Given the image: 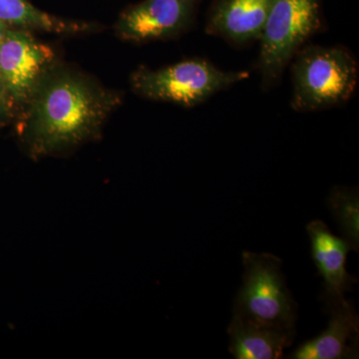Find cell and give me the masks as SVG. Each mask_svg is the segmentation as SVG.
Instances as JSON below:
<instances>
[{
	"label": "cell",
	"mask_w": 359,
	"mask_h": 359,
	"mask_svg": "<svg viewBox=\"0 0 359 359\" xmlns=\"http://www.w3.org/2000/svg\"><path fill=\"white\" fill-rule=\"evenodd\" d=\"M275 0H218L205 32L235 44L259 40Z\"/></svg>",
	"instance_id": "10"
},
{
	"label": "cell",
	"mask_w": 359,
	"mask_h": 359,
	"mask_svg": "<svg viewBox=\"0 0 359 359\" xmlns=\"http://www.w3.org/2000/svg\"><path fill=\"white\" fill-rule=\"evenodd\" d=\"M327 308L330 320L327 330L314 339L302 342L287 358H358L359 318L353 302L344 299Z\"/></svg>",
	"instance_id": "9"
},
{
	"label": "cell",
	"mask_w": 359,
	"mask_h": 359,
	"mask_svg": "<svg viewBox=\"0 0 359 359\" xmlns=\"http://www.w3.org/2000/svg\"><path fill=\"white\" fill-rule=\"evenodd\" d=\"M54 61L50 47L30 32L9 27L0 44V78L9 103L26 109Z\"/></svg>",
	"instance_id": "6"
},
{
	"label": "cell",
	"mask_w": 359,
	"mask_h": 359,
	"mask_svg": "<svg viewBox=\"0 0 359 359\" xmlns=\"http://www.w3.org/2000/svg\"><path fill=\"white\" fill-rule=\"evenodd\" d=\"M9 26H7L6 23L0 21V44H1L2 40L6 36L7 30H8Z\"/></svg>",
	"instance_id": "15"
},
{
	"label": "cell",
	"mask_w": 359,
	"mask_h": 359,
	"mask_svg": "<svg viewBox=\"0 0 359 359\" xmlns=\"http://www.w3.org/2000/svg\"><path fill=\"white\" fill-rule=\"evenodd\" d=\"M327 205L334 221L339 224L344 238L358 252L359 195L358 188L335 187L327 198Z\"/></svg>",
	"instance_id": "13"
},
{
	"label": "cell",
	"mask_w": 359,
	"mask_h": 359,
	"mask_svg": "<svg viewBox=\"0 0 359 359\" xmlns=\"http://www.w3.org/2000/svg\"><path fill=\"white\" fill-rule=\"evenodd\" d=\"M122 97L65 66L54 65L26 107L21 137L33 159L71 152L100 137Z\"/></svg>",
	"instance_id": "1"
},
{
	"label": "cell",
	"mask_w": 359,
	"mask_h": 359,
	"mask_svg": "<svg viewBox=\"0 0 359 359\" xmlns=\"http://www.w3.org/2000/svg\"><path fill=\"white\" fill-rule=\"evenodd\" d=\"M198 1L144 0L123 11L116 23V33L134 43L174 39L192 25Z\"/></svg>",
	"instance_id": "7"
},
{
	"label": "cell",
	"mask_w": 359,
	"mask_h": 359,
	"mask_svg": "<svg viewBox=\"0 0 359 359\" xmlns=\"http://www.w3.org/2000/svg\"><path fill=\"white\" fill-rule=\"evenodd\" d=\"M306 231L311 238V256L323 280V301L327 306L344 301V294L358 282L346 269L347 255L353 247L346 238L334 236L320 219L311 222Z\"/></svg>",
	"instance_id": "8"
},
{
	"label": "cell",
	"mask_w": 359,
	"mask_h": 359,
	"mask_svg": "<svg viewBox=\"0 0 359 359\" xmlns=\"http://www.w3.org/2000/svg\"><path fill=\"white\" fill-rule=\"evenodd\" d=\"M248 77V71H224L194 58L157 70L142 66L132 74L131 86L143 98L194 107Z\"/></svg>",
	"instance_id": "3"
},
{
	"label": "cell",
	"mask_w": 359,
	"mask_h": 359,
	"mask_svg": "<svg viewBox=\"0 0 359 359\" xmlns=\"http://www.w3.org/2000/svg\"><path fill=\"white\" fill-rule=\"evenodd\" d=\"M0 101H1L2 103L6 104L7 107L11 105L8 98H7L6 89H4V83H2L1 81V78H0Z\"/></svg>",
	"instance_id": "14"
},
{
	"label": "cell",
	"mask_w": 359,
	"mask_h": 359,
	"mask_svg": "<svg viewBox=\"0 0 359 359\" xmlns=\"http://www.w3.org/2000/svg\"><path fill=\"white\" fill-rule=\"evenodd\" d=\"M292 63L290 106L297 112H313L342 105L353 96L358 65L342 46H306Z\"/></svg>",
	"instance_id": "2"
},
{
	"label": "cell",
	"mask_w": 359,
	"mask_h": 359,
	"mask_svg": "<svg viewBox=\"0 0 359 359\" xmlns=\"http://www.w3.org/2000/svg\"><path fill=\"white\" fill-rule=\"evenodd\" d=\"M6 109L7 106L6 104L2 103L1 101H0V120H1L2 117H4V114H6Z\"/></svg>",
	"instance_id": "16"
},
{
	"label": "cell",
	"mask_w": 359,
	"mask_h": 359,
	"mask_svg": "<svg viewBox=\"0 0 359 359\" xmlns=\"http://www.w3.org/2000/svg\"><path fill=\"white\" fill-rule=\"evenodd\" d=\"M321 26L320 0H275L262 33L259 68L262 83L278 82L290 60Z\"/></svg>",
	"instance_id": "5"
},
{
	"label": "cell",
	"mask_w": 359,
	"mask_h": 359,
	"mask_svg": "<svg viewBox=\"0 0 359 359\" xmlns=\"http://www.w3.org/2000/svg\"><path fill=\"white\" fill-rule=\"evenodd\" d=\"M0 21L11 28L58 35H79L97 32L94 23L65 20L44 13L28 0H0Z\"/></svg>",
	"instance_id": "12"
},
{
	"label": "cell",
	"mask_w": 359,
	"mask_h": 359,
	"mask_svg": "<svg viewBox=\"0 0 359 359\" xmlns=\"http://www.w3.org/2000/svg\"><path fill=\"white\" fill-rule=\"evenodd\" d=\"M228 334L231 339L229 351L236 359H278L292 346L295 332L233 313Z\"/></svg>",
	"instance_id": "11"
},
{
	"label": "cell",
	"mask_w": 359,
	"mask_h": 359,
	"mask_svg": "<svg viewBox=\"0 0 359 359\" xmlns=\"http://www.w3.org/2000/svg\"><path fill=\"white\" fill-rule=\"evenodd\" d=\"M243 285L233 313L250 320L294 332L297 302L285 282L283 261L271 254L243 252Z\"/></svg>",
	"instance_id": "4"
}]
</instances>
